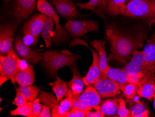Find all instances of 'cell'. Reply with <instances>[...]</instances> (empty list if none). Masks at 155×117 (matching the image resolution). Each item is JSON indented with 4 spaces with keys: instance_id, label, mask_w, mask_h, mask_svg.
<instances>
[{
    "instance_id": "obj_1",
    "label": "cell",
    "mask_w": 155,
    "mask_h": 117,
    "mask_svg": "<svg viewBox=\"0 0 155 117\" xmlns=\"http://www.w3.org/2000/svg\"><path fill=\"white\" fill-rule=\"evenodd\" d=\"M107 39L110 45V57L120 63L127 64L135 50L143 46L146 35L144 32L123 31L114 24L105 26Z\"/></svg>"
},
{
    "instance_id": "obj_2",
    "label": "cell",
    "mask_w": 155,
    "mask_h": 117,
    "mask_svg": "<svg viewBox=\"0 0 155 117\" xmlns=\"http://www.w3.org/2000/svg\"><path fill=\"white\" fill-rule=\"evenodd\" d=\"M120 15L142 20L150 27L155 22V0H125Z\"/></svg>"
},
{
    "instance_id": "obj_3",
    "label": "cell",
    "mask_w": 155,
    "mask_h": 117,
    "mask_svg": "<svg viewBox=\"0 0 155 117\" xmlns=\"http://www.w3.org/2000/svg\"><path fill=\"white\" fill-rule=\"evenodd\" d=\"M41 55L42 64L52 75L57 73L61 68L71 65L78 58V55L67 50L61 51L49 50Z\"/></svg>"
},
{
    "instance_id": "obj_4",
    "label": "cell",
    "mask_w": 155,
    "mask_h": 117,
    "mask_svg": "<svg viewBox=\"0 0 155 117\" xmlns=\"http://www.w3.org/2000/svg\"><path fill=\"white\" fill-rule=\"evenodd\" d=\"M123 69L129 77L130 82L137 85L140 81L150 73L145 67L143 51L135 50L130 62Z\"/></svg>"
},
{
    "instance_id": "obj_5",
    "label": "cell",
    "mask_w": 155,
    "mask_h": 117,
    "mask_svg": "<svg viewBox=\"0 0 155 117\" xmlns=\"http://www.w3.org/2000/svg\"><path fill=\"white\" fill-rule=\"evenodd\" d=\"M47 15L44 14L35 15L26 22L21 29L23 40L27 45L35 46L38 43V37L44 26Z\"/></svg>"
},
{
    "instance_id": "obj_6",
    "label": "cell",
    "mask_w": 155,
    "mask_h": 117,
    "mask_svg": "<svg viewBox=\"0 0 155 117\" xmlns=\"http://www.w3.org/2000/svg\"><path fill=\"white\" fill-rule=\"evenodd\" d=\"M37 9L39 12L51 17L54 20L55 27L52 37L53 43L58 44L67 41L68 39V32L61 26L60 18L51 5L46 0H38Z\"/></svg>"
},
{
    "instance_id": "obj_7",
    "label": "cell",
    "mask_w": 155,
    "mask_h": 117,
    "mask_svg": "<svg viewBox=\"0 0 155 117\" xmlns=\"http://www.w3.org/2000/svg\"><path fill=\"white\" fill-rule=\"evenodd\" d=\"M15 20L13 21L5 22L1 25L0 28V52L1 55H7L13 48L15 32L19 23Z\"/></svg>"
},
{
    "instance_id": "obj_8",
    "label": "cell",
    "mask_w": 155,
    "mask_h": 117,
    "mask_svg": "<svg viewBox=\"0 0 155 117\" xmlns=\"http://www.w3.org/2000/svg\"><path fill=\"white\" fill-rule=\"evenodd\" d=\"M65 29L73 38L80 37L91 31H97L98 24L96 22L88 21H72L69 20L65 25Z\"/></svg>"
},
{
    "instance_id": "obj_9",
    "label": "cell",
    "mask_w": 155,
    "mask_h": 117,
    "mask_svg": "<svg viewBox=\"0 0 155 117\" xmlns=\"http://www.w3.org/2000/svg\"><path fill=\"white\" fill-rule=\"evenodd\" d=\"M93 86L103 98L115 97L120 90L117 82L108 77L102 76Z\"/></svg>"
},
{
    "instance_id": "obj_10",
    "label": "cell",
    "mask_w": 155,
    "mask_h": 117,
    "mask_svg": "<svg viewBox=\"0 0 155 117\" xmlns=\"http://www.w3.org/2000/svg\"><path fill=\"white\" fill-rule=\"evenodd\" d=\"M17 54L12 48L5 57L1 55L0 57V73L1 75L7 77L11 80L18 71L17 60L19 59Z\"/></svg>"
},
{
    "instance_id": "obj_11",
    "label": "cell",
    "mask_w": 155,
    "mask_h": 117,
    "mask_svg": "<svg viewBox=\"0 0 155 117\" xmlns=\"http://www.w3.org/2000/svg\"><path fill=\"white\" fill-rule=\"evenodd\" d=\"M15 49L19 56L23 59L32 64H37L42 60V55L37 51L32 50L24 42L23 39L20 35L15 37Z\"/></svg>"
},
{
    "instance_id": "obj_12",
    "label": "cell",
    "mask_w": 155,
    "mask_h": 117,
    "mask_svg": "<svg viewBox=\"0 0 155 117\" xmlns=\"http://www.w3.org/2000/svg\"><path fill=\"white\" fill-rule=\"evenodd\" d=\"M36 0H15L12 11L13 16L19 22L28 18L35 8Z\"/></svg>"
},
{
    "instance_id": "obj_13",
    "label": "cell",
    "mask_w": 155,
    "mask_h": 117,
    "mask_svg": "<svg viewBox=\"0 0 155 117\" xmlns=\"http://www.w3.org/2000/svg\"><path fill=\"white\" fill-rule=\"evenodd\" d=\"M137 97L152 102L155 96V72L150 73L137 84Z\"/></svg>"
},
{
    "instance_id": "obj_14",
    "label": "cell",
    "mask_w": 155,
    "mask_h": 117,
    "mask_svg": "<svg viewBox=\"0 0 155 117\" xmlns=\"http://www.w3.org/2000/svg\"><path fill=\"white\" fill-rule=\"evenodd\" d=\"M93 56V63L90 67L87 75L83 77V81L86 86L93 85L101 77L100 69V60L99 54L90 47Z\"/></svg>"
},
{
    "instance_id": "obj_15",
    "label": "cell",
    "mask_w": 155,
    "mask_h": 117,
    "mask_svg": "<svg viewBox=\"0 0 155 117\" xmlns=\"http://www.w3.org/2000/svg\"><path fill=\"white\" fill-rule=\"evenodd\" d=\"M78 99L84 105L94 108L95 110H101L100 106L98 105L101 102V96L95 88L91 85L87 86Z\"/></svg>"
},
{
    "instance_id": "obj_16",
    "label": "cell",
    "mask_w": 155,
    "mask_h": 117,
    "mask_svg": "<svg viewBox=\"0 0 155 117\" xmlns=\"http://www.w3.org/2000/svg\"><path fill=\"white\" fill-rule=\"evenodd\" d=\"M49 1L55 7L58 13L65 18H75L79 16V12L73 0Z\"/></svg>"
},
{
    "instance_id": "obj_17",
    "label": "cell",
    "mask_w": 155,
    "mask_h": 117,
    "mask_svg": "<svg viewBox=\"0 0 155 117\" xmlns=\"http://www.w3.org/2000/svg\"><path fill=\"white\" fill-rule=\"evenodd\" d=\"M144 53L145 67L150 73L155 72V34L147 40V43L143 50Z\"/></svg>"
},
{
    "instance_id": "obj_18",
    "label": "cell",
    "mask_w": 155,
    "mask_h": 117,
    "mask_svg": "<svg viewBox=\"0 0 155 117\" xmlns=\"http://www.w3.org/2000/svg\"><path fill=\"white\" fill-rule=\"evenodd\" d=\"M35 79V72L33 70V67L29 65L28 68L25 70L18 69L11 81L13 83L17 82L20 86H27L33 84Z\"/></svg>"
},
{
    "instance_id": "obj_19",
    "label": "cell",
    "mask_w": 155,
    "mask_h": 117,
    "mask_svg": "<svg viewBox=\"0 0 155 117\" xmlns=\"http://www.w3.org/2000/svg\"><path fill=\"white\" fill-rule=\"evenodd\" d=\"M106 76L117 82L119 84L120 90H122L124 86L130 82L129 78L123 69L112 68L108 65L105 72Z\"/></svg>"
},
{
    "instance_id": "obj_20",
    "label": "cell",
    "mask_w": 155,
    "mask_h": 117,
    "mask_svg": "<svg viewBox=\"0 0 155 117\" xmlns=\"http://www.w3.org/2000/svg\"><path fill=\"white\" fill-rule=\"evenodd\" d=\"M90 44L95 49L100 56V69L101 74L103 77H107L105 72L107 67L108 62L106 52H105L104 42L103 40H94L91 41Z\"/></svg>"
},
{
    "instance_id": "obj_21",
    "label": "cell",
    "mask_w": 155,
    "mask_h": 117,
    "mask_svg": "<svg viewBox=\"0 0 155 117\" xmlns=\"http://www.w3.org/2000/svg\"><path fill=\"white\" fill-rule=\"evenodd\" d=\"M40 102L43 105L50 107L51 109V117H56L58 114V109L60 105L56 97L51 92L41 91L39 96Z\"/></svg>"
},
{
    "instance_id": "obj_22",
    "label": "cell",
    "mask_w": 155,
    "mask_h": 117,
    "mask_svg": "<svg viewBox=\"0 0 155 117\" xmlns=\"http://www.w3.org/2000/svg\"><path fill=\"white\" fill-rule=\"evenodd\" d=\"M130 104L129 108L130 117H147L150 114L148 107L138 99L134 101H128Z\"/></svg>"
},
{
    "instance_id": "obj_23",
    "label": "cell",
    "mask_w": 155,
    "mask_h": 117,
    "mask_svg": "<svg viewBox=\"0 0 155 117\" xmlns=\"http://www.w3.org/2000/svg\"><path fill=\"white\" fill-rule=\"evenodd\" d=\"M119 105V99L110 98L103 102L100 105L101 110L104 117L115 116L117 113Z\"/></svg>"
},
{
    "instance_id": "obj_24",
    "label": "cell",
    "mask_w": 155,
    "mask_h": 117,
    "mask_svg": "<svg viewBox=\"0 0 155 117\" xmlns=\"http://www.w3.org/2000/svg\"><path fill=\"white\" fill-rule=\"evenodd\" d=\"M49 85L52 87L59 103L69 90L67 83L62 80L58 76L56 77L55 81L49 84Z\"/></svg>"
},
{
    "instance_id": "obj_25",
    "label": "cell",
    "mask_w": 155,
    "mask_h": 117,
    "mask_svg": "<svg viewBox=\"0 0 155 117\" xmlns=\"http://www.w3.org/2000/svg\"><path fill=\"white\" fill-rule=\"evenodd\" d=\"M54 22L53 18L47 16L44 22V26L41 31V36L45 41L47 48L51 46V40L53 37V29Z\"/></svg>"
},
{
    "instance_id": "obj_26",
    "label": "cell",
    "mask_w": 155,
    "mask_h": 117,
    "mask_svg": "<svg viewBox=\"0 0 155 117\" xmlns=\"http://www.w3.org/2000/svg\"><path fill=\"white\" fill-rule=\"evenodd\" d=\"M73 93L70 89L66 93L65 99L61 100L58 109V114L56 117H62L66 113L69 112L72 109V103Z\"/></svg>"
},
{
    "instance_id": "obj_27",
    "label": "cell",
    "mask_w": 155,
    "mask_h": 117,
    "mask_svg": "<svg viewBox=\"0 0 155 117\" xmlns=\"http://www.w3.org/2000/svg\"><path fill=\"white\" fill-rule=\"evenodd\" d=\"M84 85L83 79H81L80 77L77 75L75 72L72 80L68 83V86L72 91L73 95L78 98L81 94Z\"/></svg>"
},
{
    "instance_id": "obj_28",
    "label": "cell",
    "mask_w": 155,
    "mask_h": 117,
    "mask_svg": "<svg viewBox=\"0 0 155 117\" xmlns=\"http://www.w3.org/2000/svg\"><path fill=\"white\" fill-rule=\"evenodd\" d=\"M108 0H90L86 3H76V6L81 9H85L93 11L97 7L100 8L102 10L106 9Z\"/></svg>"
},
{
    "instance_id": "obj_29",
    "label": "cell",
    "mask_w": 155,
    "mask_h": 117,
    "mask_svg": "<svg viewBox=\"0 0 155 117\" xmlns=\"http://www.w3.org/2000/svg\"><path fill=\"white\" fill-rule=\"evenodd\" d=\"M125 0H108L106 11L109 15H120Z\"/></svg>"
},
{
    "instance_id": "obj_30",
    "label": "cell",
    "mask_w": 155,
    "mask_h": 117,
    "mask_svg": "<svg viewBox=\"0 0 155 117\" xmlns=\"http://www.w3.org/2000/svg\"><path fill=\"white\" fill-rule=\"evenodd\" d=\"M18 89L29 101H34L36 99L40 91V88L35 85L20 86Z\"/></svg>"
},
{
    "instance_id": "obj_31",
    "label": "cell",
    "mask_w": 155,
    "mask_h": 117,
    "mask_svg": "<svg viewBox=\"0 0 155 117\" xmlns=\"http://www.w3.org/2000/svg\"><path fill=\"white\" fill-rule=\"evenodd\" d=\"M10 116L21 115L27 117H33V109L32 103L31 101H28L26 104L18 106L15 110H12L10 112Z\"/></svg>"
},
{
    "instance_id": "obj_32",
    "label": "cell",
    "mask_w": 155,
    "mask_h": 117,
    "mask_svg": "<svg viewBox=\"0 0 155 117\" xmlns=\"http://www.w3.org/2000/svg\"><path fill=\"white\" fill-rule=\"evenodd\" d=\"M138 86L136 84L133 83H128L122 89L124 94L128 101L132 100L134 99L137 94Z\"/></svg>"
},
{
    "instance_id": "obj_33",
    "label": "cell",
    "mask_w": 155,
    "mask_h": 117,
    "mask_svg": "<svg viewBox=\"0 0 155 117\" xmlns=\"http://www.w3.org/2000/svg\"><path fill=\"white\" fill-rule=\"evenodd\" d=\"M127 100H124L123 98L119 99V105L117 115L120 117H130V111L125 107Z\"/></svg>"
},
{
    "instance_id": "obj_34",
    "label": "cell",
    "mask_w": 155,
    "mask_h": 117,
    "mask_svg": "<svg viewBox=\"0 0 155 117\" xmlns=\"http://www.w3.org/2000/svg\"><path fill=\"white\" fill-rule=\"evenodd\" d=\"M87 111L76 107H73L69 112L64 114L62 117H86Z\"/></svg>"
},
{
    "instance_id": "obj_35",
    "label": "cell",
    "mask_w": 155,
    "mask_h": 117,
    "mask_svg": "<svg viewBox=\"0 0 155 117\" xmlns=\"http://www.w3.org/2000/svg\"><path fill=\"white\" fill-rule=\"evenodd\" d=\"M16 89V95L15 99H14L13 102V104L18 106H21L27 103L28 101L27 98L25 95L20 92L18 88Z\"/></svg>"
},
{
    "instance_id": "obj_36",
    "label": "cell",
    "mask_w": 155,
    "mask_h": 117,
    "mask_svg": "<svg viewBox=\"0 0 155 117\" xmlns=\"http://www.w3.org/2000/svg\"><path fill=\"white\" fill-rule=\"evenodd\" d=\"M72 108L76 107V108H79L81 110H84V111H90L91 109V107L83 104L82 103H81L78 100V97L74 96V95H73V99H72Z\"/></svg>"
},
{
    "instance_id": "obj_37",
    "label": "cell",
    "mask_w": 155,
    "mask_h": 117,
    "mask_svg": "<svg viewBox=\"0 0 155 117\" xmlns=\"http://www.w3.org/2000/svg\"><path fill=\"white\" fill-rule=\"evenodd\" d=\"M40 99L36 98L32 103V109H33V117H37L40 114L42 108V105L40 104Z\"/></svg>"
},
{
    "instance_id": "obj_38",
    "label": "cell",
    "mask_w": 155,
    "mask_h": 117,
    "mask_svg": "<svg viewBox=\"0 0 155 117\" xmlns=\"http://www.w3.org/2000/svg\"><path fill=\"white\" fill-rule=\"evenodd\" d=\"M77 45H83V46H86L87 48H90L87 43L82 39H81V38H75L74 40L71 41V42L69 44V47L74 46Z\"/></svg>"
},
{
    "instance_id": "obj_39",
    "label": "cell",
    "mask_w": 155,
    "mask_h": 117,
    "mask_svg": "<svg viewBox=\"0 0 155 117\" xmlns=\"http://www.w3.org/2000/svg\"><path fill=\"white\" fill-rule=\"evenodd\" d=\"M50 108L48 106L43 105L42 106L41 111L40 112L38 117H51V114L50 112Z\"/></svg>"
},
{
    "instance_id": "obj_40",
    "label": "cell",
    "mask_w": 155,
    "mask_h": 117,
    "mask_svg": "<svg viewBox=\"0 0 155 117\" xmlns=\"http://www.w3.org/2000/svg\"><path fill=\"white\" fill-rule=\"evenodd\" d=\"M29 65L30 64H28L26 60L24 59L21 60L19 58L17 60V67L20 70H25L27 69L29 67Z\"/></svg>"
},
{
    "instance_id": "obj_41",
    "label": "cell",
    "mask_w": 155,
    "mask_h": 117,
    "mask_svg": "<svg viewBox=\"0 0 155 117\" xmlns=\"http://www.w3.org/2000/svg\"><path fill=\"white\" fill-rule=\"evenodd\" d=\"M87 117H104L103 113L101 110H96L94 112H91L90 111H87L86 113Z\"/></svg>"
},
{
    "instance_id": "obj_42",
    "label": "cell",
    "mask_w": 155,
    "mask_h": 117,
    "mask_svg": "<svg viewBox=\"0 0 155 117\" xmlns=\"http://www.w3.org/2000/svg\"><path fill=\"white\" fill-rule=\"evenodd\" d=\"M8 79H9L7 77L1 75H0V85H1V86Z\"/></svg>"
},
{
    "instance_id": "obj_43",
    "label": "cell",
    "mask_w": 155,
    "mask_h": 117,
    "mask_svg": "<svg viewBox=\"0 0 155 117\" xmlns=\"http://www.w3.org/2000/svg\"><path fill=\"white\" fill-rule=\"evenodd\" d=\"M153 103H154V107L155 109V96H154V97L153 98Z\"/></svg>"
},
{
    "instance_id": "obj_44",
    "label": "cell",
    "mask_w": 155,
    "mask_h": 117,
    "mask_svg": "<svg viewBox=\"0 0 155 117\" xmlns=\"http://www.w3.org/2000/svg\"><path fill=\"white\" fill-rule=\"evenodd\" d=\"M5 2H8L10 1V0H3Z\"/></svg>"
}]
</instances>
